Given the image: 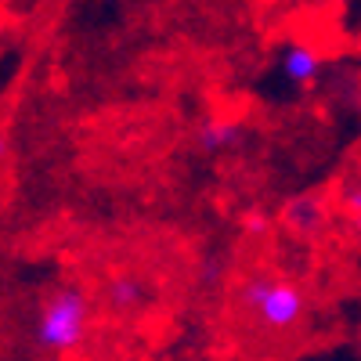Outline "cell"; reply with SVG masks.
<instances>
[{"instance_id": "obj_1", "label": "cell", "mask_w": 361, "mask_h": 361, "mask_svg": "<svg viewBox=\"0 0 361 361\" xmlns=\"http://www.w3.org/2000/svg\"><path fill=\"white\" fill-rule=\"evenodd\" d=\"M235 307L257 333L264 336H289L311 314V296L289 275L279 271H257L235 293Z\"/></svg>"}, {"instance_id": "obj_2", "label": "cell", "mask_w": 361, "mask_h": 361, "mask_svg": "<svg viewBox=\"0 0 361 361\" xmlns=\"http://www.w3.org/2000/svg\"><path fill=\"white\" fill-rule=\"evenodd\" d=\"M90 325H94V304H90L87 289L80 286H54L33 314L29 325V340L40 354L51 357H69L87 347Z\"/></svg>"}, {"instance_id": "obj_3", "label": "cell", "mask_w": 361, "mask_h": 361, "mask_svg": "<svg viewBox=\"0 0 361 361\" xmlns=\"http://www.w3.org/2000/svg\"><path fill=\"white\" fill-rule=\"evenodd\" d=\"M279 73H282V80H286L289 87L311 90V87L322 80V73H325V58H322V51H318L314 44H307V40H286V44L279 47Z\"/></svg>"}, {"instance_id": "obj_4", "label": "cell", "mask_w": 361, "mask_h": 361, "mask_svg": "<svg viewBox=\"0 0 361 361\" xmlns=\"http://www.w3.org/2000/svg\"><path fill=\"white\" fill-rule=\"evenodd\" d=\"M250 137L246 123L235 116H206L199 119L195 127V148L206 156V159H217V156H231L235 148H243V141Z\"/></svg>"}, {"instance_id": "obj_5", "label": "cell", "mask_w": 361, "mask_h": 361, "mask_svg": "<svg viewBox=\"0 0 361 361\" xmlns=\"http://www.w3.org/2000/svg\"><path fill=\"white\" fill-rule=\"evenodd\" d=\"M148 300H152V293H148L145 279L130 275V271H119L105 286V304L116 318H137L148 307Z\"/></svg>"}, {"instance_id": "obj_6", "label": "cell", "mask_w": 361, "mask_h": 361, "mask_svg": "<svg viewBox=\"0 0 361 361\" xmlns=\"http://www.w3.org/2000/svg\"><path fill=\"white\" fill-rule=\"evenodd\" d=\"M282 224H286L293 235H300V238H314V235H322L325 224H329V209H325V202L314 199V195H296V199H289L286 209H282Z\"/></svg>"}, {"instance_id": "obj_7", "label": "cell", "mask_w": 361, "mask_h": 361, "mask_svg": "<svg viewBox=\"0 0 361 361\" xmlns=\"http://www.w3.org/2000/svg\"><path fill=\"white\" fill-rule=\"evenodd\" d=\"M336 195H340V214H343V221L350 224V231L361 235V170L350 173V177H343V185H340Z\"/></svg>"}, {"instance_id": "obj_8", "label": "cell", "mask_w": 361, "mask_h": 361, "mask_svg": "<svg viewBox=\"0 0 361 361\" xmlns=\"http://www.w3.org/2000/svg\"><path fill=\"white\" fill-rule=\"evenodd\" d=\"M246 228L260 235V231H267V217H264V214H250V217H246Z\"/></svg>"}, {"instance_id": "obj_9", "label": "cell", "mask_w": 361, "mask_h": 361, "mask_svg": "<svg viewBox=\"0 0 361 361\" xmlns=\"http://www.w3.org/2000/svg\"><path fill=\"white\" fill-rule=\"evenodd\" d=\"M329 4H347V0H329Z\"/></svg>"}, {"instance_id": "obj_10", "label": "cell", "mask_w": 361, "mask_h": 361, "mask_svg": "<svg viewBox=\"0 0 361 361\" xmlns=\"http://www.w3.org/2000/svg\"><path fill=\"white\" fill-rule=\"evenodd\" d=\"M289 361H307V357H289Z\"/></svg>"}]
</instances>
